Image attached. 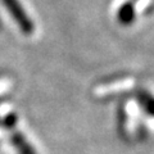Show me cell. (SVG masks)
<instances>
[{"instance_id": "6da1fadb", "label": "cell", "mask_w": 154, "mask_h": 154, "mask_svg": "<svg viewBox=\"0 0 154 154\" xmlns=\"http://www.w3.org/2000/svg\"><path fill=\"white\" fill-rule=\"evenodd\" d=\"M2 3L5 7L8 13L13 17L14 22L17 23L21 32L26 36H31L33 31H35V25H33L32 19L26 13L21 2L19 0H2Z\"/></svg>"}, {"instance_id": "7a4b0ae2", "label": "cell", "mask_w": 154, "mask_h": 154, "mask_svg": "<svg viewBox=\"0 0 154 154\" xmlns=\"http://www.w3.org/2000/svg\"><path fill=\"white\" fill-rule=\"evenodd\" d=\"M136 18V11H135V3L132 0L123 3L119 7L118 12H117V19L122 26H131L135 22Z\"/></svg>"}, {"instance_id": "5b68a950", "label": "cell", "mask_w": 154, "mask_h": 154, "mask_svg": "<svg viewBox=\"0 0 154 154\" xmlns=\"http://www.w3.org/2000/svg\"><path fill=\"white\" fill-rule=\"evenodd\" d=\"M16 123H17V116L14 113L7 114L5 117L3 118V121H2V125L8 130H13L14 127H16Z\"/></svg>"}, {"instance_id": "52a82bcc", "label": "cell", "mask_w": 154, "mask_h": 154, "mask_svg": "<svg viewBox=\"0 0 154 154\" xmlns=\"http://www.w3.org/2000/svg\"><path fill=\"white\" fill-rule=\"evenodd\" d=\"M132 2H134V3H136V2H139V0H132Z\"/></svg>"}, {"instance_id": "277c9868", "label": "cell", "mask_w": 154, "mask_h": 154, "mask_svg": "<svg viewBox=\"0 0 154 154\" xmlns=\"http://www.w3.org/2000/svg\"><path fill=\"white\" fill-rule=\"evenodd\" d=\"M11 140L13 146L17 149L19 154H36L35 149L26 140V137L22 135V132H18V131L13 132L11 136Z\"/></svg>"}, {"instance_id": "8992f818", "label": "cell", "mask_w": 154, "mask_h": 154, "mask_svg": "<svg viewBox=\"0 0 154 154\" xmlns=\"http://www.w3.org/2000/svg\"><path fill=\"white\" fill-rule=\"evenodd\" d=\"M153 13H154V0H152V2L149 3V5L145 9V14H146V16H149V14H153Z\"/></svg>"}, {"instance_id": "3957f363", "label": "cell", "mask_w": 154, "mask_h": 154, "mask_svg": "<svg viewBox=\"0 0 154 154\" xmlns=\"http://www.w3.org/2000/svg\"><path fill=\"white\" fill-rule=\"evenodd\" d=\"M134 95L139 105L145 110L146 114L154 117V95H152L145 89H136L134 91Z\"/></svg>"}]
</instances>
